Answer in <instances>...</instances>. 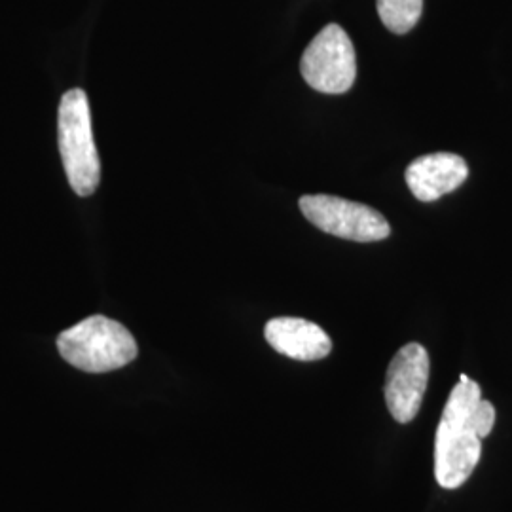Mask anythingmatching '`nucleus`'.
I'll use <instances>...</instances> for the list:
<instances>
[{
	"label": "nucleus",
	"mask_w": 512,
	"mask_h": 512,
	"mask_svg": "<svg viewBox=\"0 0 512 512\" xmlns=\"http://www.w3.org/2000/svg\"><path fill=\"white\" fill-rule=\"evenodd\" d=\"M480 401V385L467 374H461L446 401L435 437V476L446 490L463 486L480 461L482 439L475 425Z\"/></svg>",
	"instance_id": "nucleus-1"
},
{
	"label": "nucleus",
	"mask_w": 512,
	"mask_h": 512,
	"mask_svg": "<svg viewBox=\"0 0 512 512\" xmlns=\"http://www.w3.org/2000/svg\"><path fill=\"white\" fill-rule=\"evenodd\" d=\"M59 150L69 184L82 198L95 194L101 181V160L93 141L88 95L74 88L63 95L57 116Z\"/></svg>",
	"instance_id": "nucleus-3"
},
{
	"label": "nucleus",
	"mask_w": 512,
	"mask_h": 512,
	"mask_svg": "<svg viewBox=\"0 0 512 512\" xmlns=\"http://www.w3.org/2000/svg\"><path fill=\"white\" fill-rule=\"evenodd\" d=\"M300 211L313 226L336 238L370 243L382 241L391 234L387 220L376 209L338 196H302Z\"/></svg>",
	"instance_id": "nucleus-5"
},
{
	"label": "nucleus",
	"mask_w": 512,
	"mask_h": 512,
	"mask_svg": "<svg viewBox=\"0 0 512 512\" xmlns=\"http://www.w3.org/2000/svg\"><path fill=\"white\" fill-rule=\"evenodd\" d=\"M469 177V167L458 154L437 152L414 160L406 167V184L423 203L437 202L458 190Z\"/></svg>",
	"instance_id": "nucleus-7"
},
{
	"label": "nucleus",
	"mask_w": 512,
	"mask_h": 512,
	"mask_svg": "<svg viewBox=\"0 0 512 512\" xmlns=\"http://www.w3.org/2000/svg\"><path fill=\"white\" fill-rule=\"evenodd\" d=\"M300 73L313 90L321 93H346L357 76L355 48L348 33L330 23L304 50Z\"/></svg>",
	"instance_id": "nucleus-4"
},
{
	"label": "nucleus",
	"mask_w": 512,
	"mask_h": 512,
	"mask_svg": "<svg viewBox=\"0 0 512 512\" xmlns=\"http://www.w3.org/2000/svg\"><path fill=\"white\" fill-rule=\"evenodd\" d=\"M494 423V404L490 403V401H484V399H482V401L478 403V406H476L475 412V425L478 437H480V439H486V437L492 433V429H494Z\"/></svg>",
	"instance_id": "nucleus-10"
},
{
	"label": "nucleus",
	"mask_w": 512,
	"mask_h": 512,
	"mask_svg": "<svg viewBox=\"0 0 512 512\" xmlns=\"http://www.w3.org/2000/svg\"><path fill=\"white\" fill-rule=\"evenodd\" d=\"M264 336L277 353L296 361H319L332 351L329 334L300 317H275L266 323Z\"/></svg>",
	"instance_id": "nucleus-8"
},
{
	"label": "nucleus",
	"mask_w": 512,
	"mask_h": 512,
	"mask_svg": "<svg viewBox=\"0 0 512 512\" xmlns=\"http://www.w3.org/2000/svg\"><path fill=\"white\" fill-rule=\"evenodd\" d=\"M423 0H378V16L395 35H406L421 18Z\"/></svg>",
	"instance_id": "nucleus-9"
},
{
	"label": "nucleus",
	"mask_w": 512,
	"mask_h": 512,
	"mask_svg": "<svg viewBox=\"0 0 512 512\" xmlns=\"http://www.w3.org/2000/svg\"><path fill=\"white\" fill-rule=\"evenodd\" d=\"M429 353L410 342L395 353L385 378V403L399 423H410L420 412L429 384Z\"/></svg>",
	"instance_id": "nucleus-6"
},
{
	"label": "nucleus",
	"mask_w": 512,
	"mask_h": 512,
	"mask_svg": "<svg viewBox=\"0 0 512 512\" xmlns=\"http://www.w3.org/2000/svg\"><path fill=\"white\" fill-rule=\"evenodd\" d=\"M57 349L69 365L90 374L118 370L139 353L131 332L105 315H92L61 332Z\"/></svg>",
	"instance_id": "nucleus-2"
}]
</instances>
